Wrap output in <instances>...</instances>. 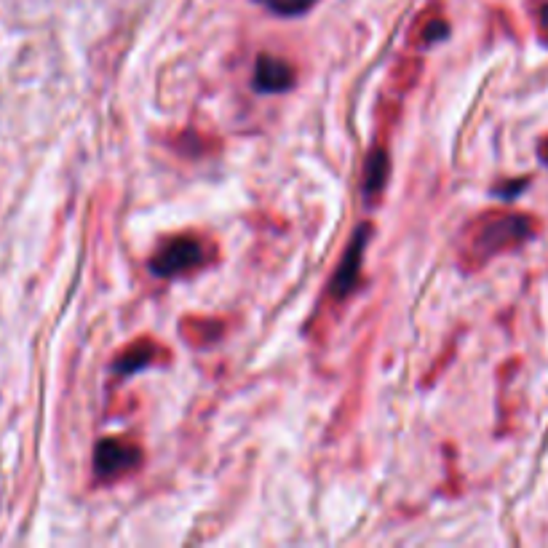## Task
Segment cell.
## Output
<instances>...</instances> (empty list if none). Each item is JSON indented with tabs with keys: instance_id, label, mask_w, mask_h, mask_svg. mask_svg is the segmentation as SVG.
Wrapping results in <instances>:
<instances>
[{
	"instance_id": "6da1fadb",
	"label": "cell",
	"mask_w": 548,
	"mask_h": 548,
	"mask_svg": "<svg viewBox=\"0 0 548 548\" xmlns=\"http://www.w3.org/2000/svg\"><path fill=\"white\" fill-rule=\"evenodd\" d=\"M535 236V220L527 214L490 212L479 217L468 230L466 257L471 265H484L495 254L522 246Z\"/></svg>"
},
{
	"instance_id": "7a4b0ae2",
	"label": "cell",
	"mask_w": 548,
	"mask_h": 548,
	"mask_svg": "<svg viewBox=\"0 0 548 548\" xmlns=\"http://www.w3.org/2000/svg\"><path fill=\"white\" fill-rule=\"evenodd\" d=\"M209 260L206 254V246L193 236H174L169 238L166 244H161L153 260H150V270L156 276H166V279H174V276H182V273H190V270L201 268L204 262Z\"/></svg>"
},
{
	"instance_id": "3957f363",
	"label": "cell",
	"mask_w": 548,
	"mask_h": 548,
	"mask_svg": "<svg viewBox=\"0 0 548 548\" xmlns=\"http://www.w3.org/2000/svg\"><path fill=\"white\" fill-rule=\"evenodd\" d=\"M369 238H372V225H359V230L353 233V241L345 249L343 260L337 265L332 284H329V295L335 297V300H345L348 295H353V289L359 287L361 262H364Z\"/></svg>"
},
{
	"instance_id": "277c9868",
	"label": "cell",
	"mask_w": 548,
	"mask_h": 548,
	"mask_svg": "<svg viewBox=\"0 0 548 548\" xmlns=\"http://www.w3.org/2000/svg\"><path fill=\"white\" fill-rule=\"evenodd\" d=\"M142 452L121 439H102L94 450V471L99 479H118L123 474H131L140 466Z\"/></svg>"
},
{
	"instance_id": "5b68a950",
	"label": "cell",
	"mask_w": 548,
	"mask_h": 548,
	"mask_svg": "<svg viewBox=\"0 0 548 548\" xmlns=\"http://www.w3.org/2000/svg\"><path fill=\"white\" fill-rule=\"evenodd\" d=\"M295 83V67L287 59L260 54L257 65H254V86L265 94H281V91L292 89Z\"/></svg>"
},
{
	"instance_id": "8992f818",
	"label": "cell",
	"mask_w": 548,
	"mask_h": 548,
	"mask_svg": "<svg viewBox=\"0 0 548 548\" xmlns=\"http://www.w3.org/2000/svg\"><path fill=\"white\" fill-rule=\"evenodd\" d=\"M388 172H391L388 153H385V148H375L372 150V156L367 158V166H364V196H367L369 201L383 193Z\"/></svg>"
},
{
	"instance_id": "52a82bcc",
	"label": "cell",
	"mask_w": 548,
	"mask_h": 548,
	"mask_svg": "<svg viewBox=\"0 0 548 548\" xmlns=\"http://www.w3.org/2000/svg\"><path fill=\"white\" fill-rule=\"evenodd\" d=\"M153 353H156V345L148 343V340L134 343L129 351L123 353L121 359L115 361V372H118V375H131V372H137V369L148 367L150 361H153Z\"/></svg>"
},
{
	"instance_id": "ba28073f",
	"label": "cell",
	"mask_w": 548,
	"mask_h": 548,
	"mask_svg": "<svg viewBox=\"0 0 548 548\" xmlns=\"http://www.w3.org/2000/svg\"><path fill=\"white\" fill-rule=\"evenodd\" d=\"M260 3L279 17H300L316 0H260Z\"/></svg>"
},
{
	"instance_id": "9c48e42d",
	"label": "cell",
	"mask_w": 548,
	"mask_h": 548,
	"mask_svg": "<svg viewBox=\"0 0 548 548\" xmlns=\"http://www.w3.org/2000/svg\"><path fill=\"white\" fill-rule=\"evenodd\" d=\"M538 158H540V161H543V164L548 166V137L538 145Z\"/></svg>"
},
{
	"instance_id": "30bf717a",
	"label": "cell",
	"mask_w": 548,
	"mask_h": 548,
	"mask_svg": "<svg viewBox=\"0 0 548 548\" xmlns=\"http://www.w3.org/2000/svg\"><path fill=\"white\" fill-rule=\"evenodd\" d=\"M540 22H543V27H546V30H548V3H546V6H543V11H540Z\"/></svg>"
}]
</instances>
